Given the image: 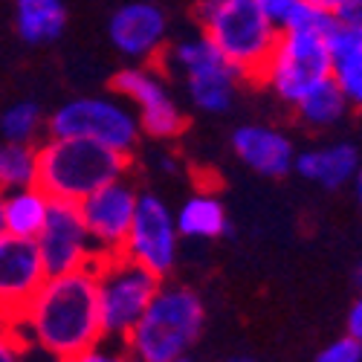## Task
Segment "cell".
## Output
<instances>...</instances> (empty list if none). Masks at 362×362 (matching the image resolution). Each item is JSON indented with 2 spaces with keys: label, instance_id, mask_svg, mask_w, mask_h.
Segmentation results:
<instances>
[{
  "label": "cell",
  "instance_id": "obj_4",
  "mask_svg": "<svg viewBox=\"0 0 362 362\" xmlns=\"http://www.w3.org/2000/svg\"><path fill=\"white\" fill-rule=\"evenodd\" d=\"M197 23L203 38L223 55L238 78H264L281 29L255 0H203L197 6Z\"/></svg>",
  "mask_w": 362,
  "mask_h": 362
},
{
  "label": "cell",
  "instance_id": "obj_8",
  "mask_svg": "<svg viewBox=\"0 0 362 362\" xmlns=\"http://www.w3.org/2000/svg\"><path fill=\"white\" fill-rule=\"evenodd\" d=\"M177 244L180 235L171 209L157 194H136V209L122 255L145 267L157 279H168L177 264Z\"/></svg>",
  "mask_w": 362,
  "mask_h": 362
},
{
  "label": "cell",
  "instance_id": "obj_29",
  "mask_svg": "<svg viewBox=\"0 0 362 362\" xmlns=\"http://www.w3.org/2000/svg\"><path fill=\"white\" fill-rule=\"evenodd\" d=\"M305 4H310L313 9H319V12H334L337 9V4H339V0H305Z\"/></svg>",
  "mask_w": 362,
  "mask_h": 362
},
{
  "label": "cell",
  "instance_id": "obj_14",
  "mask_svg": "<svg viewBox=\"0 0 362 362\" xmlns=\"http://www.w3.org/2000/svg\"><path fill=\"white\" fill-rule=\"evenodd\" d=\"M165 12L154 4H128L122 9H116L110 18V41L113 47L128 55L136 58V62H145V58H154L163 49L165 41Z\"/></svg>",
  "mask_w": 362,
  "mask_h": 362
},
{
  "label": "cell",
  "instance_id": "obj_18",
  "mask_svg": "<svg viewBox=\"0 0 362 362\" xmlns=\"http://www.w3.org/2000/svg\"><path fill=\"white\" fill-rule=\"evenodd\" d=\"M47 209H49V197L35 186H23V189H15V192H6L4 197H0L4 232L15 235V238L35 240V235L41 232V226L47 221Z\"/></svg>",
  "mask_w": 362,
  "mask_h": 362
},
{
  "label": "cell",
  "instance_id": "obj_20",
  "mask_svg": "<svg viewBox=\"0 0 362 362\" xmlns=\"http://www.w3.org/2000/svg\"><path fill=\"white\" fill-rule=\"evenodd\" d=\"M174 226L180 238H192V240H215L221 235H226L229 229V218L226 209L215 194H194L189 197L180 212L174 215Z\"/></svg>",
  "mask_w": 362,
  "mask_h": 362
},
{
  "label": "cell",
  "instance_id": "obj_13",
  "mask_svg": "<svg viewBox=\"0 0 362 362\" xmlns=\"http://www.w3.org/2000/svg\"><path fill=\"white\" fill-rule=\"evenodd\" d=\"M47 279L35 240L0 235V319L15 322Z\"/></svg>",
  "mask_w": 362,
  "mask_h": 362
},
{
  "label": "cell",
  "instance_id": "obj_31",
  "mask_svg": "<svg viewBox=\"0 0 362 362\" xmlns=\"http://www.w3.org/2000/svg\"><path fill=\"white\" fill-rule=\"evenodd\" d=\"M171 362H197V359H194V356H189V354H186V356H177V359H171Z\"/></svg>",
  "mask_w": 362,
  "mask_h": 362
},
{
  "label": "cell",
  "instance_id": "obj_9",
  "mask_svg": "<svg viewBox=\"0 0 362 362\" xmlns=\"http://www.w3.org/2000/svg\"><path fill=\"white\" fill-rule=\"evenodd\" d=\"M177 70H183L189 99L206 113H226L235 102L238 73L223 62V55L209 44L203 35L177 44L174 52Z\"/></svg>",
  "mask_w": 362,
  "mask_h": 362
},
{
  "label": "cell",
  "instance_id": "obj_26",
  "mask_svg": "<svg viewBox=\"0 0 362 362\" xmlns=\"http://www.w3.org/2000/svg\"><path fill=\"white\" fill-rule=\"evenodd\" d=\"M0 362H23V342L6 319H0Z\"/></svg>",
  "mask_w": 362,
  "mask_h": 362
},
{
  "label": "cell",
  "instance_id": "obj_23",
  "mask_svg": "<svg viewBox=\"0 0 362 362\" xmlns=\"http://www.w3.org/2000/svg\"><path fill=\"white\" fill-rule=\"evenodd\" d=\"M41 125H44L41 107L35 102H18L4 113V119H0V134H4L6 142L33 145V139L41 131Z\"/></svg>",
  "mask_w": 362,
  "mask_h": 362
},
{
  "label": "cell",
  "instance_id": "obj_12",
  "mask_svg": "<svg viewBox=\"0 0 362 362\" xmlns=\"http://www.w3.org/2000/svg\"><path fill=\"white\" fill-rule=\"evenodd\" d=\"M76 206L96 255L105 258V255L122 252L131 221H134V209H136V189L125 183V177L96 189Z\"/></svg>",
  "mask_w": 362,
  "mask_h": 362
},
{
  "label": "cell",
  "instance_id": "obj_24",
  "mask_svg": "<svg viewBox=\"0 0 362 362\" xmlns=\"http://www.w3.org/2000/svg\"><path fill=\"white\" fill-rule=\"evenodd\" d=\"M313 362H362V339H354V337L342 334L339 339L325 345L313 356Z\"/></svg>",
  "mask_w": 362,
  "mask_h": 362
},
{
  "label": "cell",
  "instance_id": "obj_10",
  "mask_svg": "<svg viewBox=\"0 0 362 362\" xmlns=\"http://www.w3.org/2000/svg\"><path fill=\"white\" fill-rule=\"evenodd\" d=\"M110 87L136 110L139 128L154 139H174L186 131V116L180 113L168 87L148 67H128L110 78Z\"/></svg>",
  "mask_w": 362,
  "mask_h": 362
},
{
  "label": "cell",
  "instance_id": "obj_17",
  "mask_svg": "<svg viewBox=\"0 0 362 362\" xmlns=\"http://www.w3.org/2000/svg\"><path fill=\"white\" fill-rule=\"evenodd\" d=\"M293 168L305 180H310V183L334 192L359 177V151L356 145H348V142L310 148L293 160Z\"/></svg>",
  "mask_w": 362,
  "mask_h": 362
},
{
  "label": "cell",
  "instance_id": "obj_3",
  "mask_svg": "<svg viewBox=\"0 0 362 362\" xmlns=\"http://www.w3.org/2000/svg\"><path fill=\"white\" fill-rule=\"evenodd\" d=\"M206 305L186 284H160L145 313L122 339L131 362H171L186 356L203 334Z\"/></svg>",
  "mask_w": 362,
  "mask_h": 362
},
{
  "label": "cell",
  "instance_id": "obj_19",
  "mask_svg": "<svg viewBox=\"0 0 362 362\" xmlns=\"http://www.w3.org/2000/svg\"><path fill=\"white\" fill-rule=\"evenodd\" d=\"M64 0H15V29L26 44H49L64 33Z\"/></svg>",
  "mask_w": 362,
  "mask_h": 362
},
{
  "label": "cell",
  "instance_id": "obj_25",
  "mask_svg": "<svg viewBox=\"0 0 362 362\" xmlns=\"http://www.w3.org/2000/svg\"><path fill=\"white\" fill-rule=\"evenodd\" d=\"M64 362H131V359H128L122 345L113 348V345H105V339H102L99 345L87 348V351H81V354H76V356H70Z\"/></svg>",
  "mask_w": 362,
  "mask_h": 362
},
{
  "label": "cell",
  "instance_id": "obj_30",
  "mask_svg": "<svg viewBox=\"0 0 362 362\" xmlns=\"http://www.w3.org/2000/svg\"><path fill=\"white\" fill-rule=\"evenodd\" d=\"M223 362H258L255 356H247V354H238V356H229V359H223Z\"/></svg>",
  "mask_w": 362,
  "mask_h": 362
},
{
  "label": "cell",
  "instance_id": "obj_16",
  "mask_svg": "<svg viewBox=\"0 0 362 362\" xmlns=\"http://www.w3.org/2000/svg\"><path fill=\"white\" fill-rule=\"evenodd\" d=\"M330 55V81H334L351 105L362 99V26L359 23H330L325 33Z\"/></svg>",
  "mask_w": 362,
  "mask_h": 362
},
{
  "label": "cell",
  "instance_id": "obj_15",
  "mask_svg": "<svg viewBox=\"0 0 362 362\" xmlns=\"http://www.w3.org/2000/svg\"><path fill=\"white\" fill-rule=\"evenodd\" d=\"M232 148L240 163L264 177H284L296 160L293 142L267 125H240L232 134Z\"/></svg>",
  "mask_w": 362,
  "mask_h": 362
},
{
  "label": "cell",
  "instance_id": "obj_21",
  "mask_svg": "<svg viewBox=\"0 0 362 362\" xmlns=\"http://www.w3.org/2000/svg\"><path fill=\"white\" fill-rule=\"evenodd\" d=\"M293 107L298 110L301 122H308L313 128H330V125H337L345 119L351 102H348V96L342 93V90L327 78L319 87H313L305 99H298Z\"/></svg>",
  "mask_w": 362,
  "mask_h": 362
},
{
  "label": "cell",
  "instance_id": "obj_2",
  "mask_svg": "<svg viewBox=\"0 0 362 362\" xmlns=\"http://www.w3.org/2000/svg\"><path fill=\"white\" fill-rule=\"evenodd\" d=\"M128 154L78 136H49L35 148V180L49 200L81 203L96 189L122 180L128 171Z\"/></svg>",
  "mask_w": 362,
  "mask_h": 362
},
{
  "label": "cell",
  "instance_id": "obj_28",
  "mask_svg": "<svg viewBox=\"0 0 362 362\" xmlns=\"http://www.w3.org/2000/svg\"><path fill=\"white\" fill-rule=\"evenodd\" d=\"M345 334L354 339H362V301H354L345 316Z\"/></svg>",
  "mask_w": 362,
  "mask_h": 362
},
{
  "label": "cell",
  "instance_id": "obj_6",
  "mask_svg": "<svg viewBox=\"0 0 362 362\" xmlns=\"http://www.w3.org/2000/svg\"><path fill=\"white\" fill-rule=\"evenodd\" d=\"M330 29V26H327ZM325 29V33H327ZM322 29H284L264 70V78L276 96L296 105L313 87L330 78V55Z\"/></svg>",
  "mask_w": 362,
  "mask_h": 362
},
{
  "label": "cell",
  "instance_id": "obj_11",
  "mask_svg": "<svg viewBox=\"0 0 362 362\" xmlns=\"http://www.w3.org/2000/svg\"><path fill=\"white\" fill-rule=\"evenodd\" d=\"M35 247H38L47 276L73 273V269L93 267L99 261L93 244H90V238H87V229L81 223L76 203L49 200L47 221H44L41 232L35 235Z\"/></svg>",
  "mask_w": 362,
  "mask_h": 362
},
{
  "label": "cell",
  "instance_id": "obj_27",
  "mask_svg": "<svg viewBox=\"0 0 362 362\" xmlns=\"http://www.w3.org/2000/svg\"><path fill=\"white\" fill-rule=\"evenodd\" d=\"M337 23H359L362 26V0H339L337 9L330 12Z\"/></svg>",
  "mask_w": 362,
  "mask_h": 362
},
{
  "label": "cell",
  "instance_id": "obj_5",
  "mask_svg": "<svg viewBox=\"0 0 362 362\" xmlns=\"http://www.w3.org/2000/svg\"><path fill=\"white\" fill-rule=\"evenodd\" d=\"M96 293H99V319L105 339H125L136 319L145 313L151 298L160 290L163 279L148 273L145 267L128 255H105L93 264Z\"/></svg>",
  "mask_w": 362,
  "mask_h": 362
},
{
  "label": "cell",
  "instance_id": "obj_7",
  "mask_svg": "<svg viewBox=\"0 0 362 362\" xmlns=\"http://www.w3.org/2000/svg\"><path fill=\"white\" fill-rule=\"evenodd\" d=\"M49 136H78L131 154L139 139V122L122 102L73 99L49 116Z\"/></svg>",
  "mask_w": 362,
  "mask_h": 362
},
{
  "label": "cell",
  "instance_id": "obj_32",
  "mask_svg": "<svg viewBox=\"0 0 362 362\" xmlns=\"http://www.w3.org/2000/svg\"><path fill=\"white\" fill-rule=\"evenodd\" d=\"M0 197H4V194H0ZM0 235H4V215H0Z\"/></svg>",
  "mask_w": 362,
  "mask_h": 362
},
{
  "label": "cell",
  "instance_id": "obj_1",
  "mask_svg": "<svg viewBox=\"0 0 362 362\" xmlns=\"http://www.w3.org/2000/svg\"><path fill=\"white\" fill-rule=\"evenodd\" d=\"M12 327L23 348H33L52 362H64L99 345L105 334L99 319L96 269L84 267L47 276Z\"/></svg>",
  "mask_w": 362,
  "mask_h": 362
},
{
  "label": "cell",
  "instance_id": "obj_22",
  "mask_svg": "<svg viewBox=\"0 0 362 362\" xmlns=\"http://www.w3.org/2000/svg\"><path fill=\"white\" fill-rule=\"evenodd\" d=\"M35 180V145L0 142V194L33 186Z\"/></svg>",
  "mask_w": 362,
  "mask_h": 362
}]
</instances>
